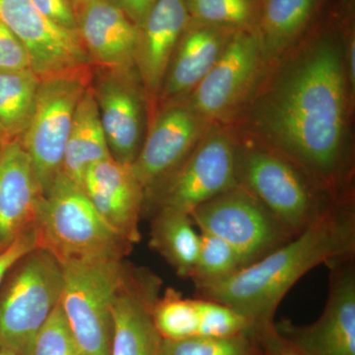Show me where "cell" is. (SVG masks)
Instances as JSON below:
<instances>
[{"instance_id": "6da1fadb", "label": "cell", "mask_w": 355, "mask_h": 355, "mask_svg": "<svg viewBox=\"0 0 355 355\" xmlns=\"http://www.w3.org/2000/svg\"><path fill=\"white\" fill-rule=\"evenodd\" d=\"M343 53L336 28L318 32L284 67L254 114L275 150L336 202L352 200L343 189L347 72Z\"/></svg>"}, {"instance_id": "7a4b0ae2", "label": "cell", "mask_w": 355, "mask_h": 355, "mask_svg": "<svg viewBox=\"0 0 355 355\" xmlns=\"http://www.w3.org/2000/svg\"><path fill=\"white\" fill-rule=\"evenodd\" d=\"M355 254L352 200L336 203L319 220L261 260L226 279L196 286L197 297L230 306L256 329L275 322L277 308L296 282L320 265Z\"/></svg>"}, {"instance_id": "3957f363", "label": "cell", "mask_w": 355, "mask_h": 355, "mask_svg": "<svg viewBox=\"0 0 355 355\" xmlns=\"http://www.w3.org/2000/svg\"><path fill=\"white\" fill-rule=\"evenodd\" d=\"M35 232L60 263L123 260L132 245L103 219L83 186L60 173L44 197Z\"/></svg>"}, {"instance_id": "277c9868", "label": "cell", "mask_w": 355, "mask_h": 355, "mask_svg": "<svg viewBox=\"0 0 355 355\" xmlns=\"http://www.w3.org/2000/svg\"><path fill=\"white\" fill-rule=\"evenodd\" d=\"M238 184L246 189L293 237L336 205L330 196L279 151L237 146Z\"/></svg>"}, {"instance_id": "5b68a950", "label": "cell", "mask_w": 355, "mask_h": 355, "mask_svg": "<svg viewBox=\"0 0 355 355\" xmlns=\"http://www.w3.org/2000/svg\"><path fill=\"white\" fill-rule=\"evenodd\" d=\"M15 268L0 299V347L29 355L37 336L60 305L64 272L55 257L39 248Z\"/></svg>"}, {"instance_id": "8992f818", "label": "cell", "mask_w": 355, "mask_h": 355, "mask_svg": "<svg viewBox=\"0 0 355 355\" xmlns=\"http://www.w3.org/2000/svg\"><path fill=\"white\" fill-rule=\"evenodd\" d=\"M62 265V263H60ZM60 308L83 355H110L112 310L125 279L123 260L62 263Z\"/></svg>"}, {"instance_id": "52a82bcc", "label": "cell", "mask_w": 355, "mask_h": 355, "mask_svg": "<svg viewBox=\"0 0 355 355\" xmlns=\"http://www.w3.org/2000/svg\"><path fill=\"white\" fill-rule=\"evenodd\" d=\"M93 67L41 79L34 114L19 141L31 159L44 196L62 172L72 121L90 85Z\"/></svg>"}, {"instance_id": "ba28073f", "label": "cell", "mask_w": 355, "mask_h": 355, "mask_svg": "<svg viewBox=\"0 0 355 355\" xmlns=\"http://www.w3.org/2000/svg\"><path fill=\"white\" fill-rule=\"evenodd\" d=\"M237 146L227 135L202 137L167 178L146 195V209H173L191 214L197 207L238 186Z\"/></svg>"}, {"instance_id": "9c48e42d", "label": "cell", "mask_w": 355, "mask_h": 355, "mask_svg": "<svg viewBox=\"0 0 355 355\" xmlns=\"http://www.w3.org/2000/svg\"><path fill=\"white\" fill-rule=\"evenodd\" d=\"M190 216L200 232L216 236L234 248L246 266L294 238L240 184L200 205Z\"/></svg>"}, {"instance_id": "30bf717a", "label": "cell", "mask_w": 355, "mask_h": 355, "mask_svg": "<svg viewBox=\"0 0 355 355\" xmlns=\"http://www.w3.org/2000/svg\"><path fill=\"white\" fill-rule=\"evenodd\" d=\"M329 293L323 313L309 324L275 322L277 334L303 355H355V254L328 265Z\"/></svg>"}, {"instance_id": "8fae6325", "label": "cell", "mask_w": 355, "mask_h": 355, "mask_svg": "<svg viewBox=\"0 0 355 355\" xmlns=\"http://www.w3.org/2000/svg\"><path fill=\"white\" fill-rule=\"evenodd\" d=\"M112 157L132 165L146 137V91L135 67H93L90 83Z\"/></svg>"}, {"instance_id": "7c38bea8", "label": "cell", "mask_w": 355, "mask_h": 355, "mask_svg": "<svg viewBox=\"0 0 355 355\" xmlns=\"http://www.w3.org/2000/svg\"><path fill=\"white\" fill-rule=\"evenodd\" d=\"M0 22L24 46L41 79L93 67L78 33L51 22L31 0H0Z\"/></svg>"}, {"instance_id": "4fadbf2b", "label": "cell", "mask_w": 355, "mask_h": 355, "mask_svg": "<svg viewBox=\"0 0 355 355\" xmlns=\"http://www.w3.org/2000/svg\"><path fill=\"white\" fill-rule=\"evenodd\" d=\"M263 60L258 30L236 31L216 64L191 92L189 106L205 121L232 113L253 85Z\"/></svg>"}, {"instance_id": "5bb4252c", "label": "cell", "mask_w": 355, "mask_h": 355, "mask_svg": "<svg viewBox=\"0 0 355 355\" xmlns=\"http://www.w3.org/2000/svg\"><path fill=\"white\" fill-rule=\"evenodd\" d=\"M205 121L180 101L166 103L158 112L130 165L146 195L188 157L202 139Z\"/></svg>"}, {"instance_id": "9a60e30c", "label": "cell", "mask_w": 355, "mask_h": 355, "mask_svg": "<svg viewBox=\"0 0 355 355\" xmlns=\"http://www.w3.org/2000/svg\"><path fill=\"white\" fill-rule=\"evenodd\" d=\"M160 286L153 272L128 266L112 310L110 355H160L163 338L153 317Z\"/></svg>"}, {"instance_id": "2e32d148", "label": "cell", "mask_w": 355, "mask_h": 355, "mask_svg": "<svg viewBox=\"0 0 355 355\" xmlns=\"http://www.w3.org/2000/svg\"><path fill=\"white\" fill-rule=\"evenodd\" d=\"M81 186L100 216L121 238L132 245L140 241L146 193L132 166L113 157L105 159L88 168Z\"/></svg>"}, {"instance_id": "e0dca14e", "label": "cell", "mask_w": 355, "mask_h": 355, "mask_svg": "<svg viewBox=\"0 0 355 355\" xmlns=\"http://www.w3.org/2000/svg\"><path fill=\"white\" fill-rule=\"evenodd\" d=\"M44 193L19 139L0 153V251L35 229Z\"/></svg>"}, {"instance_id": "ac0fdd59", "label": "cell", "mask_w": 355, "mask_h": 355, "mask_svg": "<svg viewBox=\"0 0 355 355\" xmlns=\"http://www.w3.org/2000/svg\"><path fill=\"white\" fill-rule=\"evenodd\" d=\"M190 20L184 0H158L139 27L135 67L148 104L158 102L166 72Z\"/></svg>"}, {"instance_id": "d6986e66", "label": "cell", "mask_w": 355, "mask_h": 355, "mask_svg": "<svg viewBox=\"0 0 355 355\" xmlns=\"http://www.w3.org/2000/svg\"><path fill=\"white\" fill-rule=\"evenodd\" d=\"M77 31L93 67L132 69L139 27L109 0H87L76 7Z\"/></svg>"}, {"instance_id": "ffe728a7", "label": "cell", "mask_w": 355, "mask_h": 355, "mask_svg": "<svg viewBox=\"0 0 355 355\" xmlns=\"http://www.w3.org/2000/svg\"><path fill=\"white\" fill-rule=\"evenodd\" d=\"M236 31L190 20L180 39L158 102L181 101L209 73Z\"/></svg>"}, {"instance_id": "44dd1931", "label": "cell", "mask_w": 355, "mask_h": 355, "mask_svg": "<svg viewBox=\"0 0 355 355\" xmlns=\"http://www.w3.org/2000/svg\"><path fill=\"white\" fill-rule=\"evenodd\" d=\"M110 157L108 142L92 88L89 85L76 107L60 173L81 186L88 168Z\"/></svg>"}, {"instance_id": "7402d4cb", "label": "cell", "mask_w": 355, "mask_h": 355, "mask_svg": "<svg viewBox=\"0 0 355 355\" xmlns=\"http://www.w3.org/2000/svg\"><path fill=\"white\" fill-rule=\"evenodd\" d=\"M327 0H263L258 33L263 58H272L295 44Z\"/></svg>"}, {"instance_id": "603a6c76", "label": "cell", "mask_w": 355, "mask_h": 355, "mask_svg": "<svg viewBox=\"0 0 355 355\" xmlns=\"http://www.w3.org/2000/svg\"><path fill=\"white\" fill-rule=\"evenodd\" d=\"M149 246L183 279H190L197 263L200 234L190 214L173 209L154 212Z\"/></svg>"}, {"instance_id": "cb8c5ba5", "label": "cell", "mask_w": 355, "mask_h": 355, "mask_svg": "<svg viewBox=\"0 0 355 355\" xmlns=\"http://www.w3.org/2000/svg\"><path fill=\"white\" fill-rule=\"evenodd\" d=\"M41 78L32 69L0 72V135L19 139L36 108Z\"/></svg>"}, {"instance_id": "d4e9b609", "label": "cell", "mask_w": 355, "mask_h": 355, "mask_svg": "<svg viewBox=\"0 0 355 355\" xmlns=\"http://www.w3.org/2000/svg\"><path fill=\"white\" fill-rule=\"evenodd\" d=\"M191 20L233 31L258 30L263 0H184Z\"/></svg>"}, {"instance_id": "484cf974", "label": "cell", "mask_w": 355, "mask_h": 355, "mask_svg": "<svg viewBox=\"0 0 355 355\" xmlns=\"http://www.w3.org/2000/svg\"><path fill=\"white\" fill-rule=\"evenodd\" d=\"M153 317L163 340H183L198 336V313L196 298H184L179 291L166 289L154 302Z\"/></svg>"}, {"instance_id": "4316f807", "label": "cell", "mask_w": 355, "mask_h": 355, "mask_svg": "<svg viewBox=\"0 0 355 355\" xmlns=\"http://www.w3.org/2000/svg\"><path fill=\"white\" fill-rule=\"evenodd\" d=\"M160 355H263L257 329L232 336L163 340Z\"/></svg>"}, {"instance_id": "83f0119b", "label": "cell", "mask_w": 355, "mask_h": 355, "mask_svg": "<svg viewBox=\"0 0 355 355\" xmlns=\"http://www.w3.org/2000/svg\"><path fill=\"white\" fill-rule=\"evenodd\" d=\"M246 266L237 251L227 242L209 233L200 232L197 263L190 279L195 286L226 279Z\"/></svg>"}, {"instance_id": "f1b7e54d", "label": "cell", "mask_w": 355, "mask_h": 355, "mask_svg": "<svg viewBox=\"0 0 355 355\" xmlns=\"http://www.w3.org/2000/svg\"><path fill=\"white\" fill-rule=\"evenodd\" d=\"M198 313V336L225 338L256 329L253 322L230 306L196 297Z\"/></svg>"}, {"instance_id": "f546056e", "label": "cell", "mask_w": 355, "mask_h": 355, "mask_svg": "<svg viewBox=\"0 0 355 355\" xmlns=\"http://www.w3.org/2000/svg\"><path fill=\"white\" fill-rule=\"evenodd\" d=\"M29 355H83L60 305L37 336Z\"/></svg>"}, {"instance_id": "4dcf8cb0", "label": "cell", "mask_w": 355, "mask_h": 355, "mask_svg": "<svg viewBox=\"0 0 355 355\" xmlns=\"http://www.w3.org/2000/svg\"><path fill=\"white\" fill-rule=\"evenodd\" d=\"M32 69L29 55L22 43L0 22V72Z\"/></svg>"}, {"instance_id": "1f68e13d", "label": "cell", "mask_w": 355, "mask_h": 355, "mask_svg": "<svg viewBox=\"0 0 355 355\" xmlns=\"http://www.w3.org/2000/svg\"><path fill=\"white\" fill-rule=\"evenodd\" d=\"M35 7L55 25L77 32L76 7L72 0H31Z\"/></svg>"}, {"instance_id": "d6a6232c", "label": "cell", "mask_w": 355, "mask_h": 355, "mask_svg": "<svg viewBox=\"0 0 355 355\" xmlns=\"http://www.w3.org/2000/svg\"><path fill=\"white\" fill-rule=\"evenodd\" d=\"M38 248L35 229L21 236L6 249L0 251V284L16 263Z\"/></svg>"}, {"instance_id": "836d02e7", "label": "cell", "mask_w": 355, "mask_h": 355, "mask_svg": "<svg viewBox=\"0 0 355 355\" xmlns=\"http://www.w3.org/2000/svg\"><path fill=\"white\" fill-rule=\"evenodd\" d=\"M273 324L275 322L268 326L257 329L263 354L266 355H303L277 334Z\"/></svg>"}, {"instance_id": "e575fe53", "label": "cell", "mask_w": 355, "mask_h": 355, "mask_svg": "<svg viewBox=\"0 0 355 355\" xmlns=\"http://www.w3.org/2000/svg\"><path fill=\"white\" fill-rule=\"evenodd\" d=\"M140 27L158 0H109Z\"/></svg>"}, {"instance_id": "d590c367", "label": "cell", "mask_w": 355, "mask_h": 355, "mask_svg": "<svg viewBox=\"0 0 355 355\" xmlns=\"http://www.w3.org/2000/svg\"><path fill=\"white\" fill-rule=\"evenodd\" d=\"M347 58H345V72H347V78H349L350 87L354 88L355 85V40L354 32L352 34V30H349V39H347Z\"/></svg>"}, {"instance_id": "8d00e7d4", "label": "cell", "mask_w": 355, "mask_h": 355, "mask_svg": "<svg viewBox=\"0 0 355 355\" xmlns=\"http://www.w3.org/2000/svg\"><path fill=\"white\" fill-rule=\"evenodd\" d=\"M354 0H342L343 9L350 13V11H352V7L354 6Z\"/></svg>"}, {"instance_id": "74e56055", "label": "cell", "mask_w": 355, "mask_h": 355, "mask_svg": "<svg viewBox=\"0 0 355 355\" xmlns=\"http://www.w3.org/2000/svg\"><path fill=\"white\" fill-rule=\"evenodd\" d=\"M0 355H16L13 352H9V350L2 349L0 347Z\"/></svg>"}, {"instance_id": "f35d334b", "label": "cell", "mask_w": 355, "mask_h": 355, "mask_svg": "<svg viewBox=\"0 0 355 355\" xmlns=\"http://www.w3.org/2000/svg\"><path fill=\"white\" fill-rule=\"evenodd\" d=\"M72 1L74 2V4H76V7L80 6V4H83V2L87 1V0H72Z\"/></svg>"}, {"instance_id": "ab89813d", "label": "cell", "mask_w": 355, "mask_h": 355, "mask_svg": "<svg viewBox=\"0 0 355 355\" xmlns=\"http://www.w3.org/2000/svg\"><path fill=\"white\" fill-rule=\"evenodd\" d=\"M6 140H4L3 139H2V137L1 135H0V153H1V151H2V147H3L4 146V144H6Z\"/></svg>"}, {"instance_id": "60d3db41", "label": "cell", "mask_w": 355, "mask_h": 355, "mask_svg": "<svg viewBox=\"0 0 355 355\" xmlns=\"http://www.w3.org/2000/svg\"><path fill=\"white\" fill-rule=\"evenodd\" d=\"M2 139H3V137H2Z\"/></svg>"}, {"instance_id": "b9f144b4", "label": "cell", "mask_w": 355, "mask_h": 355, "mask_svg": "<svg viewBox=\"0 0 355 355\" xmlns=\"http://www.w3.org/2000/svg\"><path fill=\"white\" fill-rule=\"evenodd\" d=\"M263 355H266L265 354H263Z\"/></svg>"}]
</instances>
